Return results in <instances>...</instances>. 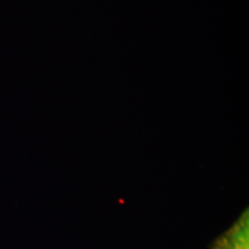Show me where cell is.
I'll return each instance as SVG.
<instances>
[{
    "mask_svg": "<svg viewBox=\"0 0 249 249\" xmlns=\"http://www.w3.org/2000/svg\"><path fill=\"white\" fill-rule=\"evenodd\" d=\"M209 249H249L248 209H246L229 229L211 242Z\"/></svg>",
    "mask_w": 249,
    "mask_h": 249,
    "instance_id": "cell-1",
    "label": "cell"
}]
</instances>
